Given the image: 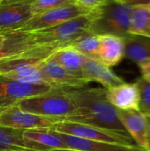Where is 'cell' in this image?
Listing matches in <instances>:
<instances>
[{
  "mask_svg": "<svg viewBox=\"0 0 150 151\" xmlns=\"http://www.w3.org/2000/svg\"><path fill=\"white\" fill-rule=\"evenodd\" d=\"M138 66L141 73V78L150 82V58L141 61L138 64Z\"/></svg>",
  "mask_w": 150,
  "mask_h": 151,
  "instance_id": "cell-27",
  "label": "cell"
},
{
  "mask_svg": "<svg viewBox=\"0 0 150 151\" xmlns=\"http://www.w3.org/2000/svg\"><path fill=\"white\" fill-rule=\"evenodd\" d=\"M63 120L27 112L17 106L8 107L0 111V126L21 131L52 128L56 124Z\"/></svg>",
  "mask_w": 150,
  "mask_h": 151,
  "instance_id": "cell-8",
  "label": "cell"
},
{
  "mask_svg": "<svg viewBox=\"0 0 150 151\" xmlns=\"http://www.w3.org/2000/svg\"><path fill=\"white\" fill-rule=\"evenodd\" d=\"M148 115H149V116H150V112H149V114H148Z\"/></svg>",
  "mask_w": 150,
  "mask_h": 151,
  "instance_id": "cell-34",
  "label": "cell"
},
{
  "mask_svg": "<svg viewBox=\"0 0 150 151\" xmlns=\"http://www.w3.org/2000/svg\"><path fill=\"white\" fill-rule=\"evenodd\" d=\"M0 151H36L26 147L22 131L0 126Z\"/></svg>",
  "mask_w": 150,
  "mask_h": 151,
  "instance_id": "cell-22",
  "label": "cell"
},
{
  "mask_svg": "<svg viewBox=\"0 0 150 151\" xmlns=\"http://www.w3.org/2000/svg\"><path fill=\"white\" fill-rule=\"evenodd\" d=\"M59 134V133H58ZM65 146L72 151H142L136 145H123L103 142H95L59 134Z\"/></svg>",
  "mask_w": 150,
  "mask_h": 151,
  "instance_id": "cell-17",
  "label": "cell"
},
{
  "mask_svg": "<svg viewBox=\"0 0 150 151\" xmlns=\"http://www.w3.org/2000/svg\"><path fill=\"white\" fill-rule=\"evenodd\" d=\"M117 113L122 126L133 138L135 144L142 150H148L149 143L146 115L137 110L123 111L117 109Z\"/></svg>",
  "mask_w": 150,
  "mask_h": 151,
  "instance_id": "cell-11",
  "label": "cell"
},
{
  "mask_svg": "<svg viewBox=\"0 0 150 151\" xmlns=\"http://www.w3.org/2000/svg\"><path fill=\"white\" fill-rule=\"evenodd\" d=\"M83 58L84 56L72 46L58 48L50 57L68 73L80 79H82Z\"/></svg>",
  "mask_w": 150,
  "mask_h": 151,
  "instance_id": "cell-19",
  "label": "cell"
},
{
  "mask_svg": "<svg viewBox=\"0 0 150 151\" xmlns=\"http://www.w3.org/2000/svg\"><path fill=\"white\" fill-rule=\"evenodd\" d=\"M140 96V111L148 115L150 112V82L147 81L143 78L140 77L135 81Z\"/></svg>",
  "mask_w": 150,
  "mask_h": 151,
  "instance_id": "cell-25",
  "label": "cell"
},
{
  "mask_svg": "<svg viewBox=\"0 0 150 151\" xmlns=\"http://www.w3.org/2000/svg\"><path fill=\"white\" fill-rule=\"evenodd\" d=\"M74 3H76L75 0H34L30 4V8L32 15L35 16L48 11Z\"/></svg>",
  "mask_w": 150,
  "mask_h": 151,
  "instance_id": "cell-24",
  "label": "cell"
},
{
  "mask_svg": "<svg viewBox=\"0 0 150 151\" xmlns=\"http://www.w3.org/2000/svg\"><path fill=\"white\" fill-rule=\"evenodd\" d=\"M146 119H147V127H148V143H149V149L150 150V116L146 115Z\"/></svg>",
  "mask_w": 150,
  "mask_h": 151,
  "instance_id": "cell-30",
  "label": "cell"
},
{
  "mask_svg": "<svg viewBox=\"0 0 150 151\" xmlns=\"http://www.w3.org/2000/svg\"><path fill=\"white\" fill-rule=\"evenodd\" d=\"M68 90L75 103L77 115L65 120L128 134L118 117L117 109L107 98L106 88L83 87Z\"/></svg>",
  "mask_w": 150,
  "mask_h": 151,
  "instance_id": "cell-1",
  "label": "cell"
},
{
  "mask_svg": "<svg viewBox=\"0 0 150 151\" xmlns=\"http://www.w3.org/2000/svg\"><path fill=\"white\" fill-rule=\"evenodd\" d=\"M54 87L15 81L0 75V111L15 106L23 99L45 93Z\"/></svg>",
  "mask_w": 150,
  "mask_h": 151,
  "instance_id": "cell-9",
  "label": "cell"
},
{
  "mask_svg": "<svg viewBox=\"0 0 150 151\" xmlns=\"http://www.w3.org/2000/svg\"><path fill=\"white\" fill-rule=\"evenodd\" d=\"M15 106L27 112L64 120L77 115V108L69 90L63 88L54 87L45 93L21 100Z\"/></svg>",
  "mask_w": 150,
  "mask_h": 151,
  "instance_id": "cell-4",
  "label": "cell"
},
{
  "mask_svg": "<svg viewBox=\"0 0 150 151\" xmlns=\"http://www.w3.org/2000/svg\"><path fill=\"white\" fill-rule=\"evenodd\" d=\"M41 71L48 84L51 87L63 88H80L87 86V82L68 73L59 64L50 58L43 60L41 65Z\"/></svg>",
  "mask_w": 150,
  "mask_h": 151,
  "instance_id": "cell-12",
  "label": "cell"
},
{
  "mask_svg": "<svg viewBox=\"0 0 150 151\" xmlns=\"http://www.w3.org/2000/svg\"><path fill=\"white\" fill-rule=\"evenodd\" d=\"M33 17L30 4H0V33L16 30Z\"/></svg>",
  "mask_w": 150,
  "mask_h": 151,
  "instance_id": "cell-15",
  "label": "cell"
},
{
  "mask_svg": "<svg viewBox=\"0 0 150 151\" xmlns=\"http://www.w3.org/2000/svg\"><path fill=\"white\" fill-rule=\"evenodd\" d=\"M75 1L80 5H81L88 10L93 11V10H96V9L105 6L111 0H75ZM116 1H118V0H116Z\"/></svg>",
  "mask_w": 150,
  "mask_h": 151,
  "instance_id": "cell-26",
  "label": "cell"
},
{
  "mask_svg": "<svg viewBox=\"0 0 150 151\" xmlns=\"http://www.w3.org/2000/svg\"><path fill=\"white\" fill-rule=\"evenodd\" d=\"M99 38L98 61L110 68L119 64L125 58L124 38L110 34H101Z\"/></svg>",
  "mask_w": 150,
  "mask_h": 151,
  "instance_id": "cell-16",
  "label": "cell"
},
{
  "mask_svg": "<svg viewBox=\"0 0 150 151\" xmlns=\"http://www.w3.org/2000/svg\"></svg>",
  "mask_w": 150,
  "mask_h": 151,
  "instance_id": "cell-36",
  "label": "cell"
},
{
  "mask_svg": "<svg viewBox=\"0 0 150 151\" xmlns=\"http://www.w3.org/2000/svg\"><path fill=\"white\" fill-rule=\"evenodd\" d=\"M23 142L27 148L36 151L69 150L59 134L51 128L22 131Z\"/></svg>",
  "mask_w": 150,
  "mask_h": 151,
  "instance_id": "cell-10",
  "label": "cell"
},
{
  "mask_svg": "<svg viewBox=\"0 0 150 151\" xmlns=\"http://www.w3.org/2000/svg\"><path fill=\"white\" fill-rule=\"evenodd\" d=\"M56 50L36 46L19 56L6 59L0 63V75L25 83L49 85L42 73L41 65Z\"/></svg>",
  "mask_w": 150,
  "mask_h": 151,
  "instance_id": "cell-3",
  "label": "cell"
},
{
  "mask_svg": "<svg viewBox=\"0 0 150 151\" xmlns=\"http://www.w3.org/2000/svg\"><path fill=\"white\" fill-rule=\"evenodd\" d=\"M51 129L59 134L90 141L123 145H136L134 141L129 134L67 120H63L56 124Z\"/></svg>",
  "mask_w": 150,
  "mask_h": 151,
  "instance_id": "cell-5",
  "label": "cell"
},
{
  "mask_svg": "<svg viewBox=\"0 0 150 151\" xmlns=\"http://www.w3.org/2000/svg\"><path fill=\"white\" fill-rule=\"evenodd\" d=\"M142 151H150V150H143Z\"/></svg>",
  "mask_w": 150,
  "mask_h": 151,
  "instance_id": "cell-32",
  "label": "cell"
},
{
  "mask_svg": "<svg viewBox=\"0 0 150 151\" xmlns=\"http://www.w3.org/2000/svg\"><path fill=\"white\" fill-rule=\"evenodd\" d=\"M0 1H1V0H0Z\"/></svg>",
  "mask_w": 150,
  "mask_h": 151,
  "instance_id": "cell-35",
  "label": "cell"
},
{
  "mask_svg": "<svg viewBox=\"0 0 150 151\" xmlns=\"http://www.w3.org/2000/svg\"><path fill=\"white\" fill-rule=\"evenodd\" d=\"M82 79L87 83L90 81L98 82L106 89L125 82V81L111 71L110 67L85 56L82 62Z\"/></svg>",
  "mask_w": 150,
  "mask_h": 151,
  "instance_id": "cell-13",
  "label": "cell"
},
{
  "mask_svg": "<svg viewBox=\"0 0 150 151\" xmlns=\"http://www.w3.org/2000/svg\"><path fill=\"white\" fill-rule=\"evenodd\" d=\"M109 102L118 110L140 111V96L136 83L124 82L106 89Z\"/></svg>",
  "mask_w": 150,
  "mask_h": 151,
  "instance_id": "cell-14",
  "label": "cell"
},
{
  "mask_svg": "<svg viewBox=\"0 0 150 151\" xmlns=\"http://www.w3.org/2000/svg\"><path fill=\"white\" fill-rule=\"evenodd\" d=\"M102 8L56 26L25 34L34 46L55 49L71 46L84 35L92 32L95 33V26L101 16Z\"/></svg>",
  "mask_w": 150,
  "mask_h": 151,
  "instance_id": "cell-2",
  "label": "cell"
},
{
  "mask_svg": "<svg viewBox=\"0 0 150 151\" xmlns=\"http://www.w3.org/2000/svg\"><path fill=\"white\" fill-rule=\"evenodd\" d=\"M125 58L137 65L150 58V38L138 35H128L124 38Z\"/></svg>",
  "mask_w": 150,
  "mask_h": 151,
  "instance_id": "cell-20",
  "label": "cell"
},
{
  "mask_svg": "<svg viewBox=\"0 0 150 151\" xmlns=\"http://www.w3.org/2000/svg\"><path fill=\"white\" fill-rule=\"evenodd\" d=\"M5 39H6V35L4 34L0 33V44H2L5 41Z\"/></svg>",
  "mask_w": 150,
  "mask_h": 151,
  "instance_id": "cell-31",
  "label": "cell"
},
{
  "mask_svg": "<svg viewBox=\"0 0 150 151\" xmlns=\"http://www.w3.org/2000/svg\"><path fill=\"white\" fill-rule=\"evenodd\" d=\"M93 11L88 10L80 5L77 3L64 5V6L53 9V10H50V11H48L46 12L33 16L31 19H29L27 22H25L16 30L11 31V32L27 33V32H32V31L48 28V27L56 26L57 24H60L62 22L70 20L72 19L80 17L81 15L88 14L89 12Z\"/></svg>",
  "mask_w": 150,
  "mask_h": 151,
  "instance_id": "cell-7",
  "label": "cell"
},
{
  "mask_svg": "<svg viewBox=\"0 0 150 151\" xmlns=\"http://www.w3.org/2000/svg\"><path fill=\"white\" fill-rule=\"evenodd\" d=\"M131 5L111 0L102 8L100 18L95 26V34H110L126 37L129 34Z\"/></svg>",
  "mask_w": 150,
  "mask_h": 151,
  "instance_id": "cell-6",
  "label": "cell"
},
{
  "mask_svg": "<svg viewBox=\"0 0 150 151\" xmlns=\"http://www.w3.org/2000/svg\"><path fill=\"white\" fill-rule=\"evenodd\" d=\"M129 34L150 38V4L132 7Z\"/></svg>",
  "mask_w": 150,
  "mask_h": 151,
  "instance_id": "cell-21",
  "label": "cell"
},
{
  "mask_svg": "<svg viewBox=\"0 0 150 151\" xmlns=\"http://www.w3.org/2000/svg\"><path fill=\"white\" fill-rule=\"evenodd\" d=\"M118 2L123 3V4H129V5H131V6L150 4V0H118Z\"/></svg>",
  "mask_w": 150,
  "mask_h": 151,
  "instance_id": "cell-28",
  "label": "cell"
},
{
  "mask_svg": "<svg viewBox=\"0 0 150 151\" xmlns=\"http://www.w3.org/2000/svg\"><path fill=\"white\" fill-rule=\"evenodd\" d=\"M71 46L76 49L83 56L98 61L100 49V38L98 34L94 32L89 33L76 41Z\"/></svg>",
  "mask_w": 150,
  "mask_h": 151,
  "instance_id": "cell-23",
  "label": "cell"
},
{
  "mask_svg": "<svg viewBox=\"0 0 150 151\" xmlns=\"http://www.w3.org/2000/svg\"><path fill=\"white\" fill-rule=\"evenodd\" d=\"M34 0H1L0 4H31V3Z\"/></svg>",
  "mask_w": 150,
  "mask_h": 151,
  "instance_id": "cell-29",
  "label": "cell"
},
{
  "mask_svg": "<svg viewBox=\"0 0 150 151\" xmlns=\"http://www.w3.org/2000/svg\"><path fill=\"white\" fill-rule=\"evenodd\" d=\"M56 151H72V150H56Z\"/></svg>",
  "mask_w": 150,
  "mask_h": 151,
  "instance_id": "cell-33",
  "label": "cell"
},
{
  "mask_svg": "<svg viewBox=\"0 0 150 151\" xmlns=\"http://www.w3.org/2000/svg\"><path fill=\"white\" fill-rule=\"evenodd\" d=\"M4 34L6 35V39L0 44V63L19 56L32 48L36 47L27 39L25 33L7 32Z\"/></svg>",
  "mask_w": 150,
  "mask_h": 151,
  "instance_id": "cell-18",
  "label": "cell"
}]
</instances>
